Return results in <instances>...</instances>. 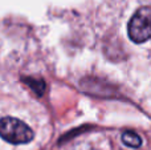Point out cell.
I'll return each mask as SVG.
<instances>
[{
	"label": "cell",
	"instance_id": "6da1fadb",
	"mask_svg": "<svg viewBox=\"0 0 151 150\" xmlns=\"http://www.w3.org/2000/svg\"><path fill=\"white\" fill-rule=\"evenodd\" d=\"M0 137L13 145L28 144L33 140V130L25 124L13 117L0 118Z\"/></svg>",
	"mask_w": 151,
	"mask_h": 150
},
{
	"label": "cell",
	"instance_id": "7a4b0ae2",
	"mask_svg": "<svg viewBox=\"0 0 151 150\" xmlns=\"http://www.w3.org/2000/svg\"><path fill=\"white\" fill-rule=\"evenodd\" d=\"M131 41L141 44L151 39V7H142L130 19L127 25Z\"/></svg>",
	"mask_w": 151,
	"mask_h": 150
},
{
	"label": "cell",
	"instance_id": "3957f363",
	"mask_svg": "<svg viewBox=\"0 0 151 150\" xmlns=\"http://www.w3.org/2000/svg\"><path fill=\"white\" fill-rule=\"evenodd\" d=\"M37 96H42L45 93V82L41 79H35V77H27L23 80Z\"/></svg>",
	"mask_w": 151,
	"mask_h": 150
},
{
	"label": "cell",
	"instance_id": "277c9868",
	"mask_svg": "<svg viewBox=\"0 0 151 150\" xmlns=\"http://www.w3.org/2000/svg\"><path fill=\"white\" fill-rule=\"evenodd\" d=\"M122 142L129 148H139L142 145V138L135 132H125L122 134Z\"/></svg>",
	"mask_w": 151,
	"mask_h": 150
}]
</instances>
